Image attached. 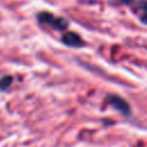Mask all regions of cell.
<instances>
[{
    "label": "cell",
    "instance_id": "obj_1",
    "mask_svg": "<svg viewBox=\"0 0 147 147\" xmlns=\"http://www.w3.org/2000/svg\"><path fill=\"white\" fill-rule=\"evenodd\" d=\"M38 21L42 24L49 25L53 29H57V30H64L68 26V22L67 20H64L63 17H57L54 16L51 13L47 11H42L38 14Z\"/></svg>",
    "mask_w": 147,
    "mask_h": 147
},
{
    "label": "cell",
    "instance_id": "obj_2",
    "mask_svg": "<svg viewBox=\"0 0 147 147\" xmlns=\"http://www.w3.org/2000/svg\"><path fill=\"white\" fill-rule=\"evenodd\" d=\"M108 100H109V103L116 110H118L121 114H123L124 116H130L131 115V107L123 98H121L118 95L110 94V95H108Z\"/></svg>",
    "mask_w": 147,
    "mask_h": 147
},
{
    "label": "cell",
    "instance_id": "obj_3",
    "mask_svg": "<svg viewBox=\"0 0 147 147\" xmlns=\"http://www.w3.org/2000/svg\"><path fill=\"white\" fill-rule=\"evenodd\" d=\"M62 42L69 47H82L84 45L83 39L76 32H67L62 37Z\"/></svg>",
    "mask_w": 147,
    "mask_h": 147
},
{
    "label": "cell",
    "instance_id": "obj_4",
    "mask_svg": "<svg viewBox=\"0 0 147 147\" xmlns=\"http://www.w3.org/2000/svg\"><path fill=\"white\" fill-rule=\"evenodd\" d=\"M139 7H140V9L145 13V15L141 17V20L142 21H145V18H147V0H141V1H139ZM146 23H147V20H146Z\"/></svg>",
    "mask_w": 147,
    "mask_h": 147
},
{
    "label": "cell",
    "instance_id": "obj_5",
    "mask_svg": "<svg viewBox=\"0 0 147 147\" xmlns=\"http://www.w3.org/2000/svg\"><path fill=\"white\" fill-rule=\"evenodd\" d=\"M11 84V77H5V78H2L1 80H0V88L1 90H5V88H7L9 85Z\"/></svg>",
    "mask_w": 147,
    "mask_h": 147
},
{
    "label": "cell",
    "instance_id": "obj_6",
    "mask_svg": "<svg viewBox=\"0 0 147 147\" xmlns=\"http://www.w3.org/2000/svg\"><path fill=\"white\" fill-rule=\"evenodd\" d=\"M118 1H122V2H124V3H126V5H129V3H132V2H133V0H118Z\"/></svg>",
    "mask_w": 147,
    "mask_h": 147
}]
</instances>
